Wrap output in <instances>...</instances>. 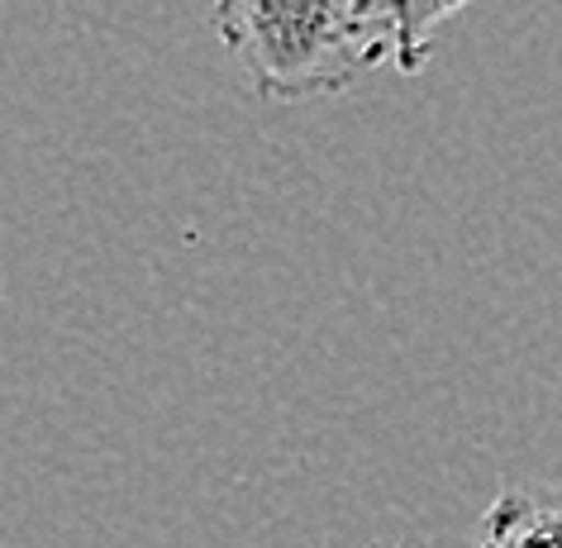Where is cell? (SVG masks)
<instances>
[{
    "label": "cell",
    "mask_w": 562,
    "mask_h": 548,
    "mask_svg": "<svg viewBox=\"0 0 562 548\" xmlns=\"http://www.w3.org/2000/svg\"><path fill=\"white\" fill-rule=\"evenodd\" d=\"M210 24L258 101H329L396 63L386 0H215Z\"/></svg>",
    "instance_id": "cell-1"
},
{
    "label": "cell",
    "mask_w": 562,
    "mask_h": 548,
    "mask_svg": "<svg viewBox=\"0 0 562 548\" xmlns=\"http://www.w3.org/2000/svg\"><path fill=\"white\" fill-rule=\"evenodd\" d=\"M476 548H562V491L510 487L491 501Z\"/></svg>",
    "instance_id": "cell-2"
},
{
    "label": "cell",
    "mask_w": 562,
    "mask_h": 548,
    "mask_svg": "<svg viewBox=\"0 0 562 548\" xmlns=\"http://www.w3.org/2000/svg\"><path fill=\"white\" fill-rule=\"evenodd\" d=\"M468 5L472 0H386L391 30H396V67L405 77L425 72L439 24H448L458 10H468Z\"/></svg>",
    "instance_id": "cell-3"
}]
</instances>
